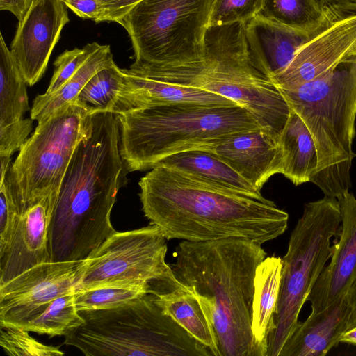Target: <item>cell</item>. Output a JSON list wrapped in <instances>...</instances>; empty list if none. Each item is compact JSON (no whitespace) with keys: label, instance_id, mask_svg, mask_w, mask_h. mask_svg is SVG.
<instances>
[{"label":"cell","instance_id":"obj_1","mask_svg":"<svg viewBox=\"0 0 356 356\" xmlns=\"http://www.w3.org/2000/svg\"><path fill=\"white\" fill-rule=\"evenodd\" d=\"M138 185L145 216L168 240L236 238L262 245L288 227L289 214L271 200L227 191L161 165Z\"/></svg>","mask_w":356,"mask_h":356},{"label":"cell","instance_id":"obj_2","mask_svg":"<svg viewBox=\"0 0 356 356\" xmlns=\"http://www.w3.org/2000/svg\"><path fill=\"white\" fill-rule=\"evenodd\" d=\"M120 138L114 113H93L60 185L49 232L51 261L84 260L116 232L111 213L128 172Z\"/></svg>","mask_w":356,"mask_h":356},{"label":"cell","instance_id":"obj_3","mask_svg":"<svg viewBox=\"0 0 356 356\" xmlns=\"http://www.w3.org/2000/svg\"><path fill=\"white\" fill-rule=\"evenodd\" d=\"M170 264L178 281L201 302L220 356H261L251 329L254 280L267 253L243 238L182 241Z\"/></svg>","mask_w":356,"mask_h":356},{"label":"cell","instance_id":"obj_4","mask_svg":"<svg viewBox=\"0 0 356 356\" xmlns=\"http://www.w3.org/2000/svg\"><path fill=\"white\" fill-rule=\"evenodd\" d=\"M246 23L209 26L202 57L165 65L130 66L129 73L195 88L221 95L243 106L261 129L279 142L291 107L274 79L252 62L247 44Z\"/></svg>","mask_w":356,"mask_h":356},{"label":"cell","instance_id":"obj_5","mask_svg":"<svg viewBox=\"0 0 356 356\" xmlns=\"http://www.w3.org/2000/svg\"><path fill=\"white\" fill-rule=\"evenodd\" d=\"M120 153L128 172L152 169L168 156L206 150L241 132L261 129L243 106L184 102L115 115Z\"/></svg>","mask_w":356,"mask_h":356},{"label":"cell","instance_id":"obj_6","mask_svg":"<svg viewBox=\"0 0 356 356\" xmlns=\"http://www.w3.org/2000/svg\"><path fill=\"white\" fill-rule=\"evenodd\" d=\"M291 108L303 120L317 151L316 171L310 182L325 196L339 199L351 187L355 156L356 56L327 74L296 88L281 90Z\"/></svg>","mask_w":356,"mask_h":356},{"label":"cell","instance_id":"obj_7","mask_svg":"<svg viewBox=\"0 0 356 356\" xmlns=\"http://www.w3.org/2000/svg\"><path fill=\"white\" fill-rule=\"evenodd\" d=\"M64 343L87 356H212L147 293L119 307L79 312Z\"/></svg>","mask_w":356,"mask_h":356},{"label":"cell","instance_id":"obj_8","mask_svg":"<svg viewBox=\"0 0 356 356\" xmlns=\"http://www.w3.org/2000/svg\"><path fill=\"white\" fill-rule=\"evenodd\" d=\"M341 219L337 198L324 196L305 205L282 258L280 291L266 356H279L297 327L300 312L331 258L330 240L339 235Z\"/></svg>","mask_w":356,"mask_h":356},{"label":"cell","instance_id":"obj_9","mask_svg":"<svg viewBox=\"0 0 356 356\" xmlns=\"http://www.w3.org/2000/svg\"><path fill=\"white\" fill-rule=\"evenodd\" d=\"M92 115L74 99L38 122L5 179L19 213L24 206L44 199L56 203L74 151L91 129Z\"/></svg>","mask_w":356,"mask_h":356},{"label":"cell","instance_id":"obj_10","mask_svg":"<svg viewBox=\"0 0 356 356\" xmlns=\"http://www.w3.org/2000/svg\"><path fill=\"white\" fill-rule=\"evenodd\" d=\"M214 0H142L116 22L134 49L131 66L195 61L204 51Z\"/></svg>","mask_w":356,"mask_h":356},{"label":"cell","instance_id":"obj_11","mask_svg":"<svg viewBox=\"0 0 356 356\" xmlns=\"http://www.w3.org/2000/svg\"><path fill=\"white\" fill-rule=\"evenodd\" d=\"M168 239L155 225L115 232L83 260L74 293L116 283L150 286L170 275Z\"/></svg>","mask_w":356,"mask_h":356},{"label":"cell","instance_id":"obj_12","mask_svg":"<svg viewBox=\"0 0 356 356\" xmlns=\"http://www.w3.org/2000/svg\"><path fill=\"white\" fill-rule=\"evenodd\" d=\"M356 43V1L330 3L327 21L274 80L280 90L296 88L337 68Z\"/></svg>","mask_w":356,"mask_h":356},{"label":"cell","instance_id":"obj_13","mask_svg":"<svg viewBox=\"0 0 356 356\" xmlns=\"http://www.w3.org/2000/svg\"><path fill=\"white\" fill-rule=\"evenodd\" d=\"M83 263L43 262L0 285V326L13 325L40 305L74 293Z\"/></svg>","mask_w":356,"mask_h":356},{"label":"cell","instance_id":"obj_14","mask_svg":"<svg viewBox=\"0 0 356 356\" xmlns=\"http://www.w3.org/2000/svg\"><path fill=\"white\" fill-rule=\"evenodd\" d=\"M70 19L61 0H35L18 26L10 45L29 86L44 74L51 53Z\"/></svg>","mask_w":356,"mask_h":356},{"label":"cell","instance_id":"obj_15","mask_svg":"<svg viewBox=\"0 0 356 356\" xmlns=\"http://www.w3.org/2000/svg\"><path fill=\"white\" fill-rule=\"evenodd\" d=\"M341 225L330 261L317 279L307 301L312 313L322 311L348 293L356 275V197L348 191L338 199Z\"/></svg>","mask_w":356,"mask_h":356},{"label":"cell","instance_id":"obj_16","mask_svg":"<svg viewBox=\"0 0 356 356\" xmlns=\"http://www.w3.org/2000/svg\"><path fill=\"white\" fill-rule=\"evenodd\" d=\"M206 150L218 156L258 191L270 177L282 174V147L261 129L236 134Z\"/></svg>","mask_w":356,"mask_h":356},{"label":"cell","instance_id":"obj_17","mask_svg":"<svg viewBox=\"0 0 356 356\" xmlns=\"http://www.w3.org/2000/svg\"><path fill=\"white\" fill-rule=\"evenodd\" d=\"M312 32H302L270 19L261 14L245 24V33L250 56L263 72L272 76L282 72L298 49L317 33L327 21Z\"/></svg>","mask_w":356,"mask_h":356},{"label":"cell","instance_id":"obj_18","mask_svg":"<svg viewBox=\"0 0 356 356\" xmlns=\"http://www.w3.org/2000/svg\"><path fill=\"white\" fill-rule=\"evenodd\" d=\"M352 309L348 294L321 312L312 313L283 346L279 356H325L350 328Z\"/></svg>","mask_w":356,"mask_h":356},{"label":"cell","instance_id":"obj_19","mask_svg":"<svg viewBox=\"0 0 356 356\" xmlns=\"http://www.w3.org/2000/svg\"><path fill=\"white\" fill-rule=\"evenodd\" d=\"M122 70V86L112 110L115 115L146 107L184 102L218 106L237 104L229 99L206 90L136 75L126 69Z\"/></svg>","mask_w":356,"mask_h":356},{"label":"cell","instance_id":"obj_20","mask_svg":"<svg viewBox=\"0 0 356 356\" xmlns=\"http://www.w3.org/2000/svg\"><path fill=\"white\" fill-rule=\"evenodd\" d=\"M150 293L156 296L163 312L205 346L212 356H220L213 326L201 302L178 281L173 272L152 284Z\"/></svg>","mask_w":356,"mask_h":356},{"label":"cell","instance_id":"obj_21","mask_svg":"<svg viewBox=\"0 0 356 356\" xmlns=\"http://www.w3.org/2000/svg\"><path fill=\"white\" fill-rule=\"evenodd\" d=\"M179 171L208 185L265 200L260 191L211 152L191 149L168 156L157 165Z\"/></svg>","mask_w":356,"mask_h":356},{"label":"cell","instance_id":"obj_22","mask_svg":"<svg viewBox=\"0 0 356 356\" xmlns=\"http://www.w3.org/2000/svg\"><path fill=\"white\" fill-rule=\"evenodd\" d=\"M282 266L281 257L266 256L255 271L251 329L261 356H266L269 337L274 328Z\"/></svg>","mask_w":356,"mask_h":356},{"label":"cell","instance_id":"obj_23","mask_svg":"<svg viewBox=\"0 0 356 356\" xmlns=\"http://www.w3.org/2000/svg\"><path fill=\"white\" fill-rule=\"evenodd\" d=\"M279 143L283 153L282 175L296 186L310 181L317 168V151L309 129L292 109Z\"/></svg>","mask_w":356,"mask_h":356},{"label":"cell","instance_id":"obj_24","mask_svg":"<svg viewBox=\"0 0 356 356\" xmlns=\"http://www.w3.org/2000/svg\"><path fill=\"white\" fill-rule=\"evenodd\" d=\"M113 63L111 47L101 44L57 92L51 95L44 93L35 98L31 110V118L38 122L65 104L76 99L81 90L97 72Z\"/></svg>","mask_w":356,"mask_h":356},{"label":"cell","instance_id":"obj_25","mask_svg":"<svg viewBox=\"0 0 356 356\" xmlns=\"http://www.w3.org/2000/svg\"><path fill=\"white\" fill-rule=\"evenodd\" d=\"M83 322L71 293L40 305L11 326L54 337H65Z\"/></svg>","mask_w":356,"mask_h":356},{"label":"cell","instance_id":"obj_26","mask_svg":"<svg viewBox=\"0 0 356 356\" xmlns=\"http://www.w3.org/2000/svg\"><path fill=\"white\" fill-rule=\"evenodd\" d=\"M26 83L0 33V127L24 119L29 110Z\"/></svg>","mask_w":356,"mask_h":356},{"label":"cell","instance_id":"obj_27","mask_svg":"<svg viewBox=\"0 0 356 356\" xmlns=\"http://www.w3.org/2000/svg\"><path fill=\"white\" fill-rule=\"evenodd\" d=\"M328 3L318 0H263L259 14L302 32H312L325 21Z\"/></svg>","mask_w":356,"mask_h":356},{"label":"cell","instance_id":"obj_28","mask_svg":"<svg viewBox=\"0 0 356 356\" xmlns=\"http://www.w3.org/2000/svg\"><path fill=\"white\" fill-rule=\"evenodd\" d=\"M122 69L115 62L97 72L81 90L76 101L92 113L111 112L122 88Z\"/></svg>","mask_w":356,"mask_h":356},{"label":"cell","instance_id":"obj_29","mask_svg":"<svg viewBox=\"0 0 356 356\" xmlns=\"http://www.w3.org/2000/svg\"><path fill=\"white\" fill-rule=\"evenodd\" d=\"M150 293V286L140 283H116L102 285L74 293L78 312L119 307Z\"/></svg>","mask_w":356,"mask_h":356},{"label":"cell","instance_id":"obj_30","mask_svg":"<svg viewBox=\"0 0 356 356\" xmlns=\"http://www.w3.org/2000/svg\"><path fill=\"white\" fill-rule=\"evenodd\" d=\"M0 345L10 356H60L59 347L43 344L31 337L29 331L13 327L0 326Z\"/></svg>","mask_w":356,"mask_h":356},{"label":"cell","instance_id":"obj_31","mask_svg":"<svg viewBox=\"0 0 356 356\" xmlns=\"http://www.w3.org/2000/svg\"><path fill=\"white\" fill-rule=\"evenodd\" d=\"M263 0H214L209 26L247 23L259 15Z\"/></svg>","mask_w":356,"mask_h":356},{"label":"cell","instance_id":"obj_32","mask_svg":"<svg viewBox=\"0 0 356 356\" xmlns=\"http://www.w3.org/2000/svg\"><path fill=\"white\" fill-rule=\"evenodd\" d=\"M100 46L99 43L94 42L86 44L81 49L65 50L60 54L54 62L55 70L44 94L51 95L57 92Z\"/></svg>","mask_w":356,"mask_h":356},{"label":"cell","instance_id":"obj_33","mask_svg":"<svg viewBox=\"0 0 356 356\" xmlns=\"http://www.w3.org/2000/svg\"><path fill=\"white\" fill-rule=\"evenodd\" d=\"M19 217V209L6 182L0 184V255L8 248Z\"/></svg>","mask_w":356,"mask_h":356},{"label":"cell","instance_id":"obj_34","mask_svg":"<svg viewBox=\"0 0 356 356\" xmlns=\"http://www.w3.org/2000/svg\"><path fill=\"white\" fill-rule=\"evenodd\" d=\"M32 119L19 121L0 127V156H10L19 149L32 131Z\"/></svg>","mask_w":356,"mask_h":356},{"label":"cell","instance_id":"obj_35","mask_svg":"<svg viewBox=\"0 0 356 356\" xmlns=\"http://www.w3.org/2000/svg\"><path fill=\"white\" fill-rule=\"evenodd\" d=\"M140 1L142 0H99L100 15L95 22H116Z\"/></svg>","mask_w":356,"mask_h":356},{"label":"cell","instance_id":"obj_36","mask_svg":"<svg viewBox=\"0 0 356 356\" xmlns=\"http://www.w3.org/2000/svg\"><path fill=\"white\" fill-rule=\"evenodd\" d=\"M78 17L83 19L97 20L100 15L99 0H61Z\"/></svg>","mask_w":356,"mask_h":356},{"label":"cell","instance_id":"obj_37","mask_svg":"<svg viewBox=\"0 0 356 356\" xmlns=\"http://www.w3.org/2000/svg\"><path fill=\"white\" fill-rule=\"evenodd\" d=\"M35 0H0V10L13 13L22 20Z\"/></svg>","mask_w":356,"mask_h":356},{"label":"cell","instance_id":"obj_38","mask_svg":"<svg viewBox=\"0 0 356 356\" xmlns=\"http://www.w3.org/2000/svg\"><path fill=\"white\" fill-rule=\"evenodd\" d=\"M352 309L350 328L356 327V275L347 293Z\"/></svg>","mask_w":356,"mask_h":356},{"label":"cell","instance_id":"obj_39","mask_svg":"<svg viewBox=\"0 0 356 356\" xmlns=\"http://www.w3.org/2000/svg\"><path fill=\"white\" fill-rule=\"evenodd\" d=\"M339 341L356 345V327L345 331L341 336Z\"/></svg>","mask_w":356,"mask_h":356},{"label":"cell","instance_id":"obj_40","mask_svg":"<svg viewBox=\"0 0 356 356\" xmlns=\"http://www.w3.org/2000/svg\"><path fill=\"white\" fill-rule=\"evenodd\" d=\"M11 157L10 156H0V163H1V179H0V184L3 182L7 172L10 168V161Z\"/></svg>","mask_w":356,"mask_h":356},{"label":"cell","instance_id":"obj_41","mask_svg":"<svg viewBox=\"0 0 356 356\" xmlns=\"http://www.w3.org/2000/svg\"><path fill=\"white\" fill-rule=\"evenodd\" d=\"M323 3H344V2H353L356 0H318Z\"/></svg>","mask_w":356,"mask_h":356},{"label":"cell","instance_id":"obj_42","mask_svg":"<svg viewBox=\"0 0 356 356\" xmlns=\"http://www.w3.org/2000/svg\"><path fill=\"white\" fill-rule=\"evenodd\" d=\"M351 56H356V43L349 53L348 58Z\"/></svg>","mask_w":356,"mask_h":356}]
</instances>
